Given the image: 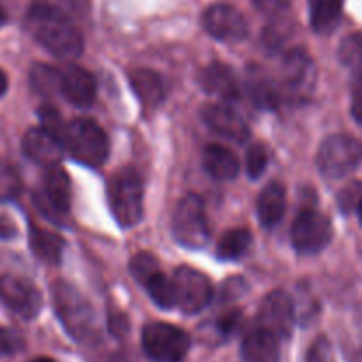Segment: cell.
<instances>
[{
    "label": "cell",
    "mask_w": 362,
    "mask_h": 362,
    "mask_svg": "<svg viewBox=\"0 0 362 362\" xmlns=\"http://www.w3.org/2000/svg\"><path fill=\"white\" fill-rule=\"evenodd\" d=\"M25 27L35 41L59 59H76L83 52V37L64 11L46 0H34Z\"/></svg>",
    "instance_id": "1"
},
{
    "label": "cell",
    "mask_w": 362,
    "mask_h": 362,
    "mask_svg": "<svg viewBox=\"0 0 362 362\" xmlns=\"http://www.w3.org/2000/svg\"><path fill=\"white\" fill-rule=\"evenodd\" d=\"M53 306L64 329L80 343H92L99 338L95 313L90 303L71 283L55 281L52 285Z\"/></svg>",
    "instance_id": "2"
},
{
    "label": "cell",
    "mask_w": 362,
    "mask_h": 362,
    "mask_svg": "<svg viewBox=\"0 0 362 362\" xmlns=\"http://www.w3.org/2000/svg\"><path fill=\"white\" fill-rule=\"evenodd\" d=\"M144 180L134 168H120L110 179L108 204L120 228H133L144 218Z\"/></svg>",
    "instance_id": "3"
},
{
    "label": "cell",
    "mask_w": 362,
    "mask_h": 362,
    "mask_svg": "<svg viewBox=\"0 0 362 362\" xmlns=\"http://www.w3.org/2000/svg\"><path fill=\"white\" fill-rule=\"evenodd\" d=\"M64 151L71 154L74 161L99 168L108 159L110 141L99 124L90 119H74L66 124L62 133Z\"/></svg>",
    "instance_id": "4"
},
{
    "label": "cell",
    "mask_w": 362,
    "mask_h": 362,
    "mask_svg": "<svg viewBox=\"0 0 362 362\" xmlns=\"http://www.w3.org/2000/svg\"><path fill=\"white\" fill-rule=\"evenodd\" d=\"M172 232L177 243L187 250H204L211 239L205 205L198 194H186L173 212Z\"/></svg>",
    "instance_id": "5"
},
{
    "label": "cell",
    "mask_w": 362,
    "mask_h": 362,
    "mask_svg": "<svg viewBox=\"0 0 362 362\" xmlns=\"http://www.w3.org/2000/svg\"><path fill=\"white\" fill-rule=\"evenodd\" d=\"M145 356L154 362H184L191 349L186 331L166 322H152L141 332Z\"/></svg>",
    "instance_id": "6"
},
{
    "label": "cell",
    "mask_w": 362,
    "mask_h": 362,
    "mask_svg": "<svg viewBox=\"0 0 362 362\" xmlns=\"http://www.w3.org/2000/svg\"><path fill=\"white\" fill-rule=\"evenodd\" d=\"M361 163V144L349 134L325 138L317 154L318 172L327 180H339L356 172Z\"/></svg>",
    "instance_id": "7"
},
{
    "label": "cell",
    "mask_w": 362,
    "mask_h": 362,
    "mask_svg": "<svg viewBox=\"0 0 362 362\" xmlns=\"http://www.w3.org/2000/svg\"><path fill=\"white\" fill-rule=\"evenodd\" d=\"M39 211L52 221L64 225L71 211V180L60 165L48 166L41 189L34 193Z\"/></svg>",
    "instance_id": "8"
},
{
    "label": "cell",
    "mask_w": 362,
    "mask_h": 362,
    "mask_svg": "<svg viewBox=\"0 0 362 362\" xmlns=\"http://www.w3.org/2000/svg\"><path fill=\"white\" fill-rule=\"evenodd\" d=\"M292 244L299 255H317L332 240L331 219L313 209H303L290 230Z\"/></svg>",
    "instance_id": "9"
},
{
    "label": "cell",
    "mask_w": 362,
    "mask_h": 362,
    "mask_svg": "<svg viewBox=\"0 0 362 362\" xmlns=\"http://www.w3.org/2000/svg\"><path fill=\"white\" fill-rule=\"evenodd\" d=\"M177 306L186 315H197L204 311L214 297V286L211 279L200 271L191 267H179L173 274Z\"/></svg>",
    "instance_id": "10"
},
{
    "label": "cell",
    "mask_w": 362,
    "mask_h": 362,
    "mask_svg": "<svg viewBox=\"0 0 362 362\" xmlns=\"http://www.w3.org/2000/svg\"><path fill=\"white\" fill-rule=\"evenodd\" d=\"M317 76V67L306 49L293 48L286 53L281 66V81L286 94L304 101L313 92Z\"/></svg>",
    "instance_id": "11"
},
{
    "label": "cell",
    "mask_w": 362,
    "mask_h": 362,
    "mask_svg": "<svg viewBox=\"0 0 362 362\" xmlns=\"http://www.w3.org/2000/svg\"><path fill=\"white\" fill-rule=\"evenodd\" d=\"M258 327L272 332L276 338L290 339L296 327V304L292 297L283 290H274L269 293L258 310Z\"/></svg>",
    "instance_id": "12"
},
{
    "label": "cell",
    "mask_w": 362,
    "mask_h": 362,
    "mask_svg": "<svg viewBox=\"0 0 362 362\" xmlns=\"http://www.w3.org/2000/svg\"><path fill=\"white\" fill-rule=\"evenodd\" d=\"M0 300L23 320H34L42 308L41 292L18 276H0Z\"/></svg>",
    "instance_id": "13"
},
{
    "label": "cell",
    "mask_w": 362,
    "mask_h": 362,
    "mask_svg": "<svg viewBox=\"0 0 362 362\" xmlns=\"http://www.w3.org/2000/svg\"><path fill=\"white\" fill-rule=\"evenodd\" d=\"M204 28L218 41L237 42L246 39L247 21L239 9L228 4H214L202 16Z\"/></svg>",
    "instance_id": "14"
},
{
    "label": "cell",
    "mask_w": 362,
    "mask_h": 362,
    "mask_svg": "<svg viewBox=\"0 0 362 362\" xmlns=\"http://www.w3.org/2000/svg\"><path fill=\"white\" fill-rule=\"evenodd\" d=\"M200 115L207 127L226 140L244 144L250 138L251 129L244 117L225 103H207L202 106Z\"/></svg>",
    "instance_id": "15"
},
{
    "label": "cell",
    "mask_w": 362,
    "mask_h": 362,
    "mask_svg": "<svg viewBox=\"0 0 362 362\" xmlns=\"http://www.w3.org/2000/svg\"><path fill=\"white\" fill-rule=\"evenodd\" d=\"M21 151L35 165L45 168L53 165H60L64 156L62 141L53 136L45 127H30L21 138Z\"/></svg>",
    "instance_id": "16"
},
{
    "label": "cell",
    "mask_w": 362,
    "mask_h": 362,
    "mask_svg": "<svg viewBox=\"0 0 362 362\" xmlns=\"http://www.w3.org/2000/svg\"><path fill=\"white\" fill-rule=\"evenodd\" d=\"M197 81L202 90L209 95L223 99V101H235L240 98V88L233 71L226 64L211 62L202 67L197 74Z\"/></svg>",
    "instance_id": "17"
},
{
    "label": "cell",
    "mask_w": 362,
    "mask_h": 362,
    "mask_svg": "<svg viewBox=\"0 0 362 362\" xmlns=\"http://www.w3.org/2000/svg\"><path fill=\"white\" fill-rule=\"evenodd\" d=\"M60 94L78 108H88L95 99V80L87 69L69 66L60 71Z\"/></svg>",
    "instance_id": "18"
},
{
    "label": "cell",
    "mask_w": 362,
    "mask_h": 362,
    "mask_svg": "<svg viewBox=\"0 0 362 362\" xmlns=\"http://www.w3.org/2000/svg\"><path fill=\"white\" fill-rule=\"evenodd\" d=\"M240 356L244 362H281L279 339L265 329H253L244 336Z\"/></svg>",
    "instance_id": "19"
},
{
    "label": "cell",
    "mask_w": 362,
    "mask_h": 362,
    "mask_svg": "<svg viewBox=\"0 0 362 362\" xmlns=\"http://www.w3.org/2000/svg\"><path fill=\"white\" fill-rule=\"evenodd\" d=\"M257 212L264 228L271 230L281 223L286 212V189L281 182L274 180L262 189L260 197H258Z\"/></svg>",
    "instance_id": "20"
},
{
    "label": "cell",
    "mask_w": 362,
    "mask_h": 362,
    "mask_svg": "<svg viewBox=\"0 0 362 362\" xmlns=\"http://www.w3.org/2000/svg\"><path fill=\"white\" fill-rule=\"evenodd\" d=\"M246 88L251 101L262 110H276L279 105L278 85L262 67L250 66L246 71Z\"/></svg>",
    "instance_id": "21"
},
{
    "label": "cell",
    "mask_w": 362,
    "mask_h": 362,
    "mask_svg": "<svg viewBox=\"0 0 362 362\" xmlns=\"http://www.w3.org/2000/svg\"><path fill=\"white\" fill-rule=\"evenodd\" d=\"M204 170L216 180H232L239 175V159L221 145H207L204 148Z\"/></svg>",
    "instance_id": "22"
},
{
    "label": "cell",
    "mask_w": 362,
    "mask_h": 362,
    "mask_svg": "<svg viewBox=\"0 0 362 362\" xmlns=\"http://www.w3.org/2000/svg\"><path fill=\"white\" fill-rule=\"evenodd\" d=\"M28 243L35 258L42 260L48 265H59L62 260L64 239L49 230L41 228V226L30 223L28 226Z\"/></svg>",
    "instance_id": "23"
},
{
    "label": "cell",
    "mask_w": 362,
    "mask_h": 362,
    "mask_svg": "<svg viewBox=\"0 0 362 362\" xmlns=\"http://www.w3.org/2000/svg\"><path fill=\"white\" fill-rule=\"evenodd\" d=\"M129 83L140 103L147 108H156L165 99V87L163 80L152 69H134L129 73Z\"/></svg>",
    "instance_id": "24"
},
{
    "label": "cell",
    "mask_w": 362,
    "mask_h": 362,
    "mask_svg": "<svg viewBox=\"0 0 362 362\" xmlns=\"http://www.w3.org/2000/svg\"><path fill=\"white\" fill-rule=\"evenodd\" d=\"M343 0H310L311 28L317 34H329L339 23Z\"/></svg>",
    "instance_id": "25"
},
{
    "label": "cell",
    "mask_w": 362,
    "mask_h": 362,
    "mask_svg": "<svg viewBox=\"0 0 362 362\" xmlns=\"http://www.w3.org/2000/svg\"><path fill=\"white\" fill-rule=\"evenodd\" d=\"M253 237L247 228H232L221 235L218 243V258L221 260H239L250 251Z\"/></svg>",
    "instance_id": "26"
},
{
    "label": "cell",
    "mask_w": 362,
    "mask_h": 362,
    "mask_svg": "<svg viewBox=\"0 0 362 362\" xmlns=\"http://www.w3.org/2000/svg\"><path fill=\"white\" fill-rule=\"evenodd\" d=\"M141 286L147 290L151 299L154 300L161 310H172V308L177 306L175 286H173V281L168 276L163 274L161 269H159L158 272H154V274H152Z\"/></svg>",
    "instance_id": "27"
},
{
    "label": "cell",
    "mask_w": 362,
    "mask_h": 362,
    "mask_svg": "<svg viewBox=\"0 0 362 362\" xmlns=\"http://www.w3.org/2000/svg\"><path fill=\"white\" fill-rule=\"evenodd\" d=\"M30 83L42 95L60 94V71L48 64H35L30 71Z\"/></svg>",
    "instance_id": "28"
},
{
    "label": "cell",
    "mask_w": 362,
    "mask_h": 362,
    "mask_svg": "<svg viewBox=\"0 0 362 362\" xmlns=\"http://www.w3.org/2000/svg\"><path fill=\"white\" fill-rule=\"evenodd\" d=\"M23 180L11 163L0 161V202H11L20 197Z\"/></svg>",
    "instance_id": "29"
},
{
    "label": "cell",
    "mask_w": 362,
    "mask_h": 362,
    "mask_svg": "<svg viewBox=\"0 0 362 362\" xmlns=\"http://www.w3.org/2000/svg\"><path fill=\"white\" fill-rule=\"evenodd\" d=\"M159 271V262L154 255L141 251V253L134 255L129 262V272L140 285H144L154 272Z\"/></svg>",
    "instance_id": "30"
},
{
    "label": "cell",
    "mask_w": 362,
    "mask_h": 362,
    "mask_svg": "<svg viewBox=\"0 0 362 362\" xmlns=\"http://www.w3.org/2000/svg\"><path fill=\"white\" fill-rule=\"evenodd\" d=\"M269 163V152L262 144L250 145L246 152V172L250 179L257 180L264 175Z\"/></svg>",
    "instance_id": "31"
},
{
    "label": "cell",
    "mask_w": 362,
    "mask_h": 362,
    "mask_svg": "<svg viewBox=\"0 0 362 362\" xmlns=\"http://www.w3.org/2000/svg\"><path fill=\"white\" fill-rule=\"evenodd\" d=\"M338 55L343 66L359 71L361 67V34L359 32H354L352 35L343 39V42L339 45Z\"/></svg>",
    "instance_id": "32"
},
{
    "label": "cell",
    "mask_w": 362,
    "mask_h": 362,
    "mask_svg": "<svg viewBox=\"0 0 362 362\" xmlns=\"http://www.w3.org/2000/svg\"><path fill=\"white\" fill-rule=\"evenodd\" d=\"M361 182L359 180H352L349 186L343 187L338 194V207L343 214H352V212L361 211Z\"/></svg>",
    "instance_id": "33"
},
{
    "label": "cell",
    "mask_w": 362,
    "mask_h": 362,
    "mask_svg": "<svg viewBox=\"0 0 362 362\" xmlns=\"http://www.w3.org/2000/svg\"><path fill=\"white\" fill-rule=\"evenodd\" d=\"M39 119H41V127H45L46 131H49L53 136H57L62 141V133L66 124H64L62 117H60V113L53 106H41L39 108Z\"/></svg>",
    "instance_id": "34"
},
{
    "label": "cell",
    "mask_w": 362,
    "mask_h": 362,
    "mask_svg": "<svg viewBox=\"0 0 362 362\" xmlns=\"http://www.w3.org/2000/svg\"><path fill=\"white\" fill-rule=\"evenodd\" d=\"M25 349V339L16 331L0 327V357L16 356Z\"/></svg>",
    "instance_id": "35"
},
{
    "label": "cell",
    "mask_w": 362,
    "mask_h": 362,
    "mask_svg": "<svg viewBox=\"0 0 362 362\" xmlns=\"http://www.w3.org/2000/svg\"><path fill=\"white\" fill-rule=\"evenodd\" d=\"M334 356H332V345L325 336L315 339L313 345L310 346L306 356V362H332Z\"/></svg>",
    "instance_id": "36"
},
{
    "label": "cell",
    "mask_w": 362,
    "mask_h": 362,
    "mask_svg": "<svg viewBox=\"0 0 362 362\" xmlns=\"http://www.w3.org/2000/svg\"><path fill=\"white\" fill-rule=\"evenodd\" d=\"M240 324H243V313H240L239 310H233V311H228V313H225L223 317H219L216 327H218L219 334L225 336V338H230L233 332H237V329L240 327Z\"/></svg>",
    "instance_id": "37"
},
{
    "label": "cell",
    "mask_w": 362,
    "mask_h": 362,
    "mask_svg": "<svg viewBox=\"0 0 362 362\" xmlns=\"http://www.w3.org/2000/svg\"><path fill=\"white\" fill-rule=\"evenodd\" d=\"M260 13L279 18L290 9V0H251Z\"/></svg>",
    "instance_id": "38"
},
{
    "label": "cell",
    "mask_w": 362,
    "mask_h": 362,
    "mask_svg": "<svg viewBox=\"0 0 362 362\" xmlns=\"http://www.w3.org/2000/svg\"><path fill=\"white\" fill-rule=\"evenodd\" d=\"M108 331L115 338H122L129 332V320L124 313H112L108 317Z\"/></svg>",
    "instance_id": "39"
},
{
    "label": "cell",
    "mask_w": 362,
    "mask_h": 362,
    "mask_svg": "<svg viewBox=\"0 0 362 362\" xmlns=\"http://www.w3.org/2000/svg\"><path fill=\"white\" fill-rule=\"evenodd\" d=\"M352 113H354V119L357 120V122H361V110H362V92H361V80L359 76L356 78V83H354V90H352Z\"/></svg>",
    "instance_id": "40"
},
{
    "label": "cell",
    "mask_w": 362,
    "mask_h": 362,
    "mask_svg": "<svg viewBox=\"0 0 362 362\" xmlns=\"http://www.w3.org/2000/svg\"><path fill=\"white\" fill-rule=\"evenodd\" d=\"M14 233H16V226L13 219L0 218V239H13Z\"/></svg>",
    "instance_id": "41"
},
{
    "label": "cell",
    "mask_w": 362,
    "mask_h": 362,
    "mask_svg": "<svg viewBox=\"0 0 362 362\" xmlns=\"http://www.w3.org/2000/svg\"><path fill=\"white\" fill-rule=\"evenodd\" d=\"M7 87H9V81H7V74L0 69V98L7 92Z\"/></svg>",
    "instance_id": "42"
},
{
    "label": "cell",
    "mask_w": 362,
    "mask_h": 362,
    "mask_svg": "<svg viewBox=\"0 0 362 362\" xmlns=\"http://www.w3.org/2000/svg\"><path fill=\"white\" fill-rule=\"evenodd\" d=\"M7 21V13H6V7L2 6V4H0V27H2L4 23H6Z\"/></svg>",
    "instance_id": "43"
},
{
    "label": "cell",
    "mask_w": 362,
    "mask_h": 362,
    "mask_svg": "<svg viewBox=\"0 0 362 362\" xmlns=\"http://www.w3.org/2000/svg\"><path fill=\"white\" fill-rule=\"evenodd\" d=\"M28 362H57V361H53L52 357H35V359H32Z\"/></svg>",
    "instance_id": "44"
}]
</instances>
